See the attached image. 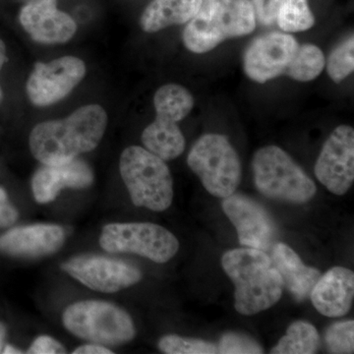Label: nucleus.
I'll return each instance as SVG.
<instances>
[{"instance_id": "9d476101", "label": "nucleus", "mask_w": 354, "mask_h": 354, "mask_svg": "<svg viewBox=\"0 0 354 354\" xmlns=\"http://www.w3.org/2000/svg\"><path fill=\"white\" fill-rule=\"evenodd\" d=\"M62 269L90 290L115 293L136 285L142 272L123 261L100 255H80L70 258Z\"/></svg>"}, {"instance_id": "f257e3e1", "label": "nucleus", "mask_w": 354, "mask_h": 354, "mask_svg": "<svg viewBox=\"0 0 354 354\" xmlns=\"http://www.w3.org/2000/svg\"><path fill=\"white\" fill-rule=\"evenodd\" d=\"M108 127V114L99 104H87L66 118L44 121L32 128L30 150L43 165L69 162L95 150Z\"/></svg>"}, {"instance_id": "423d86ee", "label": "nucleus", "mask_w": 354, "mask_h": 354, "mask_svg": "<svg viewBox=\"0 0 354 354\" xmlns=\"http://www.w3.org/2000/svg\"><path fill=\"white\" fill-rule=\"evenodd\" d=\"M194 97L187 88L177 84L158 88L153 95L156 120L142 133L147 150L164 160L178 158L185 149V138L178 123L194 108Z\"/></svg>"}, {"instance_id": "7ed1b4c3", "label": "nucleus", "mask_w": 354, "mask_h": 354, "mask_svg": "<svg viewBox=\"0 0 354 354\" xmlns=\"http://www.w3.org/2000/svg\"><path fill=\"white\" fill-rule=\"evenodd\" d=\"M255 28L251 0H202L199 11L184 29L183 44L191 53L201 55L228 39L251 34Z\"/></svg>"}, {"instance_id": "b1692460", "label": "nucleus", "mask_w": 354, "mask_h": 354, "mask_svg": "<svg viewBox=\"0 0 354 354\" xmlns=\"http://www.w3.org/2000/svg\"><path fill=\"white\" fill-rule=\"evenodd\" d=\"M327 72L335 83H341L354 70V37L339 44L328 57Z\"/></svg>"}, {"instance_id": "6e6552de", "label": "nucleus", "mask_w": 354, "mask_h": 354, "mask_svg": "<svg viewBox=\"0 0 354 354\" xmlns=\"http://www.w3.org/2000/svg\"><path fill=\"white\" fill-rule=\"evenodd\" d=\"M187 165L213 196H230L241 184V158L223 135H203L191 148Z\"/></svg>"}, {"instance_id": "c756f323", "label": "nucleus", "mask_w": 354, "mask_h": 354, "mask_svg": "<svg viewBox=\"0 0 354 354\" xmlns=\"http://www.w3.org/2000/svg\"><path fill=\"white\" fill-rule=\"evenodd\" d=\"M19 213L11 204L4 188L0 187V227H10L18 220Z\"/></svg>"}, {"instance_id": "c85d7f7f", "label": "nucleus", "mask_w": 354, "mask_h": 354, "mask_svg": "<svg viewBox=\"0 0 354 354\" xmlns=\"http://www.w3.org/2000/svg\"><path fill=\"white\" fill-rule=\"evenodd\" d=\"M31 354H59L66 353L64 346L48 335H39L27 351Z\"/></svg>"}, {"instance_id": "7c9ffc66", "label": "nucleus", "mask_w": 354, "mask_h": 354, "mask_svg": "<svg viewBox=\"0 0 354 354\" xmlns=\"http://www.w3.org/2000/svg\"><path fill=\"white\" fill-rule=\"evenodd\" d=\"M74 354H111L113 353L111 349L106 348L102 344H88L79 346L73 351Z\"/></svg>"}, {"instance_id": "5701e85b", "label": "nucleus", "mask_w": 354, "mask_h": 354, "mask_svg": "<svg viewBox=\"0 0 354 354\" xmlns=\"http://www.w3.org/2000/svg\"><path fill=\"white\" fill-rule=\"evenodd\" d=\"M276 21L283 32H299L311 29L315 18L308 0H283Z\"/></svg>"}, {"instance_id": "ddd939ff", "label": "nucleus", "mask_w": 354, "mask_h": 354, "mask_svg": "<svg viewBox=\"0 0 354 354\" xmlns=\"http://www.w3.org/2000/svg\"><path fill=\"white\" fill-rule=\"evenodd\" d=\"M223 212L239 235V243L248 248L271 250L278 237V227L260 203L242 194L223 198Z\"/></svg>"}, {"instance_id": "a211bd4d", "label": "nucleus", "mask_w": 354, "mask_h": 354, "mask_svg": "<svg viewBox=\"0 0 354 354\" xmlns=\"http://www.w3.org/2000/svg\"><path fill=\"white\" fill-rule=\"evenodd\" d=\"M319 313L337 318L348 313L354 297V274L344 267H334L321 276L310 293Z\"/></svg>"}, {"instance_id": "412c9836", "label": "nucleus", "mask_w": 354, "mask_h": 354, "mask_svg": "<svg viewBox=\"0 0 354 354\" xmlns=\"http://www.w3.org/2000/svg\"><path fill=\"white\" fill-rule=\"evenodd\" d=\"M320 344L318 330L305 321L291 324L286 335L272 348V354H313Z\"/></svg>"}, {"instance_id": "1a4fd4ad", "label": "nucleus", "mask_w": 354, "mask_h": 354, "mask_svg": "<svg viewBox=\"0 0 354 354\" xmlns=\"http://www.w3.org/2000/svg\"><path fill=\"white\" fill-rule=\"evenodd\" d=\"M100 245L109 253H132L162 264L179 250V242L167 228L152 223H109Z\"/></svg>"}, {"instance_id": "39448f33", "label": "nucleus", "mask_w": 354, "mask_h": 354, "mask_svg": "<svg viewBox=\"0 0 354 354\" xmlns=\"http://www.w3.org/2000/svg\"><path fill=\"white\" fill-rule=\"evenodd\" d=\"M252 169L256 188L270 199L304 204L315 196V183L278 146L259 149L254 155Z\"/></svg>"}, {"instance_id": "f8f14e48", "label": "nucleus", "mask_w": 354, "mask_h": 354, "mask_svg": "<svg viewBox=\"0 0 354 354\" xmlns=\"http://www.w3.org/2000/svg\"><path fill=\"white\" fill-rule=\"evenodd\" d=\"M297 39L290 32L263 35L249 44L243 57V68L249 79L264 84L286 76L298 50Z\"/></svg>"}, {"instance_id": "6ab92c4d", "label": "nucleus", "mask_w": 354, "mask_h": 354, "mask_svg": "<svg viewBox=\"0 0 354 354\" xmlns=\"http://www.w3.org/2000/svg\"><path fill=\"white\" fill-rule=\"evenodd\" d=\"M272 262L283 279V286L297 301L309 297L322 276L319 270L305 265L290 246L281 242L272 246Z\"/></svg>"}, {"instance_id": "2f4dec72", "label": "nucleus", "mask_w": 354, "mask_h": 354, "mask_svg": "<svg viewBox=\"0 0 354 354\" xmlns=\"http://www.w3.org/2000/svg\"><path fill=\"white\" fill-rule=\"evenodd\" d=\"M6 62L7 57L6 44L3 43L2 39H0V70L2 69V67H3V65ZM2 97H3V94H2L1 88H0V102L2 101Z\"/></svg>"}, {"instance_id": "a878e982", "label": "nucleus", "mask_w": 354, "mask_h": 354, "mask_svg": "<svg viewBox=\"0 0 354 354\" xmlns=\"http://www.w3.org/2000/svg\"><path fill=\"white\" fill-rule=\"evenodd\" d=\"M325 339L330 353H353L354 321L335 323L326 332Z\"/></svg>"}, {"instance_id": "72a5a7b5", "label": "nucleus", "mask_w": 354, "mask_h": 354, "mask_svg": "<svg viewBox=\"0 0 354 354\" xmlns=\"http://www.w3.org/2000/svg\"><path fill=\"white\" fill-rule=\"evenodd\" d=\"M2 353H6V354H12V353H23V351H20V349H18V348H14V346H3V349H2Z\"/></svg>"}, {"instance_id": "2eb2a0df", "label": "nucleus", "mask_w": 354, "mask_h": 354, "mask_svg": "<svg viewBox=\"0 0 354 354\" xmlns=\"http://www.w3.org/2000/svg\"><path fill=\"white\" fill-rule=\"evenodd\" d=\"M57 6V0H31L21 9V25L37 43L64 44L75 35V21Z\"/></svg>"}, {"instance_id": "f03ea898", "label": "nucleus", "mask_w": 354, "mask_h": 354, "mask_svg": "<svg viewBox=\"0 0 354 354\" xmlns=\"http://www.w3.org/2000/svg\"><path fill=\"white\" fill-rule=\"evenodd\" d=\"M223 271L235 286L234 307L251 316L271 308L283 295V279L265 251L239 248L221 258Z\"/></svg>"}, {"instance_id": "4be33fe9", "label": "nucleus", "mask_w": 354, "mask_h": 354, "mask_svg": "<svg viewBox=\"0 0 354 354\" xmlns=\"http://www.w3.org/2000/svg\"><path fill=\"white\" fill-rule=\"evenodd\" d=\"M326 58L320 48L312 44H299L286 76L298 82H309L322 73Z\"/></svg>"}, {"instance_id": "f3484780", "label": "nucleus", "mask_w": 354, "mask_h": 354, "mask_svg": "<svg viewBox=\"0 0 354 354\" xmlns=\"http://www.w3.org/2000/svg\"><path fill=\"white\" fill-rule=\"evenodd\" d=\"M65 230L57 225H31L12 228L0 236V252L13 257H41L62 248Z\"/></svg>"}, {"instance_id": "0eeeda50", "label": "nucleus", "mask_w": 354, "mask_h": 354, "mask_svg": "<svg viewBox=\"0 0 354 354\" xmlns=\"http://www.w3.org/2000/svg\"><path fill=\"white\" fill-rule=\"evenodd\" d=\"M62 323L72 335L102 346H120L136 335L131 316L118 305L84 300L64 310Z\"/></svg>"}, {"instance_id": "393cba45", "label": "nucleus", "mask_w": 354, "mask_h": 354, "mask_svg": "<svg viewBox=\"0 0 354 354\" xmlns=\"http://www.w3.org/2000/svg\"><path fill=\"white\" fill-rule=\"evenodd\" d=\"M158 348L167 354L218 353L216 344L203 339H189L176 335H167L158 342Z\"/></svg>"}, {"instance_id": "20e7f679", "label": "nucleus", "mask_w": 354, "mask_h": 354, "mask_svg": "<svg viewBox=\"0 0 354 354\" xmlns=\"http://www.w3.org/2000/svg\"><path fill=\"white\" fill-rule=\"evenodd\" d=\"M120 171L133 204L155 212L165 211L174 200V180L165 160L139 146L123 151Z\"/></svg>"}, {"instance_id": "473e14b6", "label": "nucleus", "mask_w": 354, "mask_h": 354, "mask_svg": "<svg viewBox=\"0 0 354 354\" xmlns=\"http://www.w3.org/2000/svg\"><path fill=\"white\" fill-rule=\"evenodd\" d=\"M6 327L3 323L0 322V353H2V349H3L4 346V341H6Z\"/></svg>"}, {"instance_id": "9b49d317", "label": "nucleus", "mask_w": 354, "mask_h": 354, "mask_svg": "<svg viewBox=\"0 0 354 354\" xmlns=\"http://www.w3.org/2000/svg\"><path fill=\"white\" fill-rule=\"evenodd\" d=\"M86 71L85 62L76 57L38 62L26 85L28 97L35 106H51L68 95L83 80Z\"/></svg>"}, {"instance_id": "dca6fc26", "label": "nucleus", "mask_w": 354, "mask_h": 354, "mask_svg": "<svg viewBox=\"0 0 354 354\" xmlns=\"http://www.w3.org/2000/svg\"><path fill=\"white\" fill-rule=\"evenodd\" d=\"M90 165L78 158L55 165H43L32 178V191L39 204L55 201L64 188L88 187L94 183Z\"/></svg>"}, {"instance_id": "cd10ccee", "label": "nucleus", "mask_w": 354, "mask_h": 354, "mask_svg": "<svg viewBox=\"0 0 354 354\" xmlns=\"http://www.w3.org/2000/svg\"><path fill=\"white\" fill-rule=\"evenodd\" d=\"M255 16L261 24L270 26L277 20L279 6L283 0H251Z\"/></svg>"}, {"instance_id": "aec40b11", "label": "nucleus", "mask_w": 354, "mask_h": 354, "mask_svg": "<svg viewBox=\"0 0 354 354\" xmlns=\"http://www.w3.org/2000/svg\"><path fill=\"white\" fill-rule=\"evenodd\" d=\"M202 0H153L142 13L143 31L156 32L174 25L189 22L201 7Z\"/></svg>"}, {"instance_id": "4468645a", "label": "nucleus", "mask_w": 354, "mask_h": 354, "mask_svg": "<svg viewBox=\"0 0 354 354\" xmlns=\"http://www.w3.org/2000/svg\"><path fill=\"white\" fill-rule=\"evenodd\" d=\"M317 179L333 194H346L354 180V130L335 128L326 140L315 165Z\"/></svg>"}, {"instance_id": "bb28decb", "label": "nucleus", "mask_w": 354, "mask_h": 354, "mask_svg": "<svg viewBox=\"0 0 354 354\" xmlns=\"http://www.w3.org/2000/svg\"><path fill=\"white\" fill-rule=\"evenodd\" d=\"M218 353L223 354H260L263 353L257 342L249 335L239 333H227L221 337L218 346Z\"/></svg>"}]
</instances>
